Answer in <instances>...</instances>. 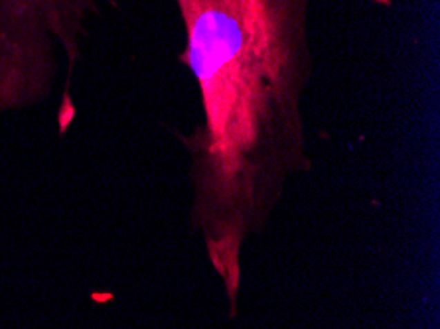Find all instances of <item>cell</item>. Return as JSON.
<instances>
[{
	"instance_id": "obj_1",
	"label": "cell",
	"mask_w": 440,
	"mask_h": 329,
	"mask_svg": "<svg viewBox=\"0 0 440 329\" xmlns=\"http://www.w3.org/2000/svg\"><path fill=\"white\" fill-rule=\"evenodd\" d=\"M180 59L195 79L202 121L188 137L193 225L229 298L239 252L289 181L312 168L306 93L312 77L310 0H174Z\"/></svg>"
},
{
	"instance_id": "obj_2",
	"label": "cell",
	"mask_w": 440,
	"mask_h": 329,
	"mask_svg": "<svg viewBox=\"0 0 440 329\" xmlns=\"http://www.w3.org/2000/svg\"><path fill=\"white\" fill-rule=\"evenodd\" d=\"M97 0H0V109L24 107L54 87L57 55L71 73Z\"/></svg>"
}]
</instances>
